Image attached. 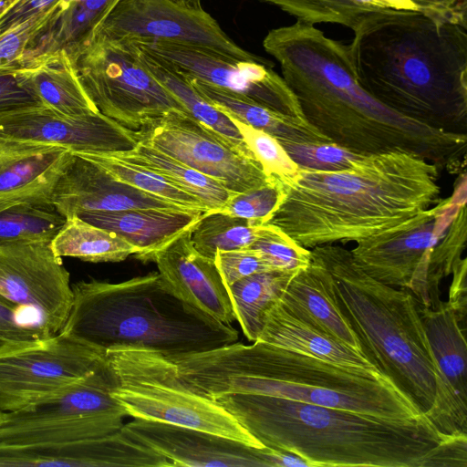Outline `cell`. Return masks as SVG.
<instances>
[{"instance_id":"5bb4252c","label":"cell","mask_w":467,"mask_h":467,"mask_svg":"<svg viewBox=\"0 0 467 467\" xmlns=\"http://www.w3.org/2000/svg\"><path fill=\"white\" fill-rule=\"evenodd\" d=\"M95 36L133 41H167L244 60L268 61L238 46L202 8L171 0H120Z\"/></svg>"},{"instance_id":"4fadbf2b","label":"cell","mask_w":467,"mask_h":467,"mask_svg":"<svg viewBox=\"0 0 467 467\" xmlns=\"http://www.w3.org/2000/svg\"><path fill=\"white\" fill-rule=\"evenodd\" d=\"M141 51L187 78L246 98L272 110L304 119L297 99L272 63L233 58L203 47L167 41H133Z\"/></svg>"},{"instance_id":"74e56055","label":"cell","mask_w":467,"mask_h":467,"mask_svg":"<svg viewBox=\"0 0 467 467\" xmlns=\"http://www.w3.org/2000/svg\"><path fill=\"white\" fill-rule=\"evenodd\" d=\"M230 119L267 176H275L283 182H287L297 174L298 166L290 158L279 140L260 130L235 119Z\"/></svg>"},{"instance_id":"ac0fdd59","label":"cell","mask_w":467,"mask_h":467,"mask_svg":"<svg viewBox=\"0 0 467 467\" xmlns=\"http://www.w3.org/2000/svg\"><path fill=\"white\" fill-rule=\"evenodd\" d=\"M0 130L13 138L62 146L72 152H121L138 144L137 131L100 112L66 116L49 109L0 120Z\"/></svg>"},{"instance_id":"60d3db41","label":"cell","mask_w":467,"mask_h":467,"mask_svg":"<svg viewBox=\"0 0 467 467\" xmlns=\"http://www.w3.org/2000/svg\"><path fill=\"white\" fill-rule=\"evenodd\" d=\"M60 2L61 0H14L0 11V36L18 26H26L31 35V43L25 58L46 33Z\"/></svg>"},{"instance_id":"4dcf8cb0","label":"cell","mask_w":467,"mask_h":467,"mask_svg":"<svg viewBox=\"0 0 467 467\" xmlns=\"http://www.w3.org/2000/svg\"><path fill=\"white\" fill-rule=\"evenodd\" d=\"M138 49L150 73L182 104L192 117L220 134L243 153L254 157L238 129L227 115L204 99L182 75L139 47Z\"/></svg>"},{"instance_id":"603a6c76","label":"cell","mask_w":467,"mask_h":467,"mask_svg":"<svg viewBox=\"0 0 467 467\" xmlns=\"http://www.w3.org/2000/svg\"><path fill=\"white\" fill-rule=\"evenodd\" d=\"M279 301L296 317L364 352L340 308L332 275L318 260L311 256L310 264L293 276Z\"/></svg>"},{"instance_id":"cb8c5ba5","label":"cell","mask_w":467,"mask_h":467,"mask_svg":"<svg viewBox=\"0 0 467 467\" xmlns=\"http://www.w3.org/2000/svg\"><path fill=\"white\" fill-rule=\"evenodd\" d=\"M257 340L335 365L381 373L364 352L296 317L280 301L267 312Z\"/></svg>"},{"instance_id":"bcb514c9","label":"cell","mask_w":467,"mask_h":467,"mask_svg":"<svg viewBox=\"0 0 467 467\" xmlns=\"http://www.w3.org/2000/svg\"><path fill=\"white\" fill-rule=\"evenodd\" d=\"M417 11L467 24V0H410Z\"/></svg>"},{"instance_id":"d4e9b609","label":"cell","mask_w":467,"mask_h":467,"mask_svg":"<svg viewBox=\"0 0 467 467\" xmlns=\"http://www.w3.org/2000/svg\"><path fill=\"white\" fill-rule=\"evenodd\" d=\"M185 78L204 99L225 115L260 130L279 141L301 144L331 142L304 119L272 110L206 82Z\"/></svg>"},{"instance_id":"f1b7e54d","label":"cell","mask_w":467,"mask_h":467,"mask_svg":"<svg viewBox=\"0 0 467 467\" xmlns=\"http://www.w3.org/2000/svg\"><path fill=\"white\" fill-rule=\"evenodd\" d=\"M298 271L260 272L227 286L235 319L248 340L258 339L267 312L281 299Z\"/></svg>"},{"instance_id":"ffe728a7","label":"cell","mask_w":467,"mask_h":467,"mask_svg":"<svg viewBox=\"0 0 467 467\" xmlns=\"http://www.w3.org/2000/svg\"><path fill=\"white\" fill-rule=\"evenodd\" d=\"M72 151L13 138L0 130V212L21 202H51Z\"/></svg>"},{"instance_id":"8d00e7d4","label":"cell","mask_w":467,"mask_h":467,"mask_svg":"<svg viewBox=\"0 0 467 467\" xmlns=\"http://www.w3.org/2000/svg\"><path fill=\"white\" fill-rule=\"evenodd\" d=\"M278 6L297 21L338 24L354 29L365 16L348 0H259Z\"/></svg>"},{"instance_id":"ab89813d","label":"cell","mask_w":467,"mask_h":467,"mask_svg":"<svg viewBox=\"0 0 467 467\" xmlns=\"http://www.w3.org/2000/svg\"><path fill=\"white\" fill-rule=\"evenodd\" d=\"M299 169L336 171L350 168L364 155L332 142L292 143L279 141Z\"/></svg>"},{"instance_id":"7c38bea8","label":"cell","mask_w":467,"mask_h":467,"mask_svg":"<svg viewBox=\"0 0 467 467\" xmlns=\"http://www.w3.org/2000/svg\"><path fill=\"white\" fill-rule=\"evenodd\" d=\"M137 131L139 142L210 176L234 193L265 183L269 176L260 162L189 113L171 109Z\"/></svg>"},{"instance_id":"d6a6232c","label":"cell","mask_w":467,"mask_h":467,"mask_svg":"<svg viewBox=\"0 0 467 467\" xmlns=\"http://www.w3.org/2000/svg\"><path fill=\"white\" fill-rule=\"evenodd\" d=\"M265 231V225L220 212L203 213L190 230V240L202 255L214 260L218 251L249 247Z\"/></svg>"},{"instance_id":"30bf717a","label":"cell","mask_w":467,"mask_h":467,"mask_svg":"<svg viewBox=\"0 0 467 467\" xmlns=\"http://www.w3.org/2000/svg\"><path fill=\"white\" fill-rule=\"evenodd\" d=\"M106 361L62 333L0 350V410L18 411L62 395Z\"/></svg>"},{"instance_id":"681fc988","label":"cell","mask_w":467,"mask_h":467,"mask_svg":"<svg viewBox=\"0 0 467 467\" xmlns=\"http://www.w3.org/2000/svg\"><path fill=\"white\" fill-rule=\"evenodd\" d=\"M3 417H4V412H2V411L0 410V423H1L2 420H3Z\"/></svg>"},{"instance_id":"4316f807","label":"cell","mask_w":467,"mask_h":467,"mask_svg":"<svg viewBox=\"0 0 467 467\" xmlns=\"http://www.w3.org/2000/svg\"><path fill=\"white\" fill-rule=\"evenodd\" d=\"M120 0H61L49 26L23 64L38 55L63 50L74 61L94 38Z\"/></svg>"},{"instance_id":"8fae6325","label":"cell","mask_w":467,"mask_h":467,"mask_svg":"<svg viewBox=\"0 0 467 467\" xmlns=\"http://www.w3.org/2000/svg\"><path fill=\"white\" fill-rule=\"evenodd\" d=\"M462 205L454 196L440 201L408 221L356 243L350 251L354 261L372 278L408 289L419 304L431 307V254Z\"/></svg>"},{"instance_id":"44dd1931","label":"cell","mask_w":467,"mask_h":467,"mask_svg":"<svg viewBox=\"0 0 467 467\" xmlns=\"http://www.w3.org/2000/svg\"><path fill=\"white\" fill-rule=\"evenodd\" d=\"M190 230L156 253L151 262L184 302L231 325L235 317L227 286L214 260L202 255L192 246Z\"/></svg>"},{"instance_id":"277c9868","label":"cell","mask_w":467,"mask_h":467,"mask_svg":"<svg viewBox=\"0 0 467 467\" xmlns=\"http://www.w3.org/2000/svg\"><path fill=\"white\" fill-rule=\"evenodd\" d=\"M172 361L187 383L213 400L228 394H256L389 420L427 418L382 373L335 365L259 340L234 342Z\"/></svg>"},{"instance_id":"b9f144b4","label":"cell","mask_w":467,"mask_h":467,"mask_svg":"<svg viewBox=\"0 0 467 467\" xmlns=\"http://www.w3.org/2000/svg\"><path fill=\"white\" fill-rule=\"evenodd\" d=\"M46 108L22 67H0V120Z\"/></svg>"},{"instance_id":"5b68a950","label":"cell","mask_w":467,"mask_h":467,"mask_svg":"<svg viewBox=\"0 0 467 467\" xmlns=\"http://www.w3.org/2000/svg\"><path fill=\"white\" fill-rule=\"evenodd\" d=\"M264 446L293 453L311 467H426L451 436L430 419L389 420L358 412L256 394L214 399Z\"/></svg>"},{"instance_id":"52a82bcc","label":"cell","mask_w":467,"mask_h":467,"mask_svg":"<svg viewBox=\"0 0 467 467\" xmlns=\"http://www.w3.org/2000/svg\"><path fill=\"white\" fill-rule=\"evenodd\" d=\"M310 251L331 274L340 308L364 353L426 414L435 399L436 370L413 294L369 276L341 245Z\"/></svg>"},{"instance_id":"2e32d148","label":"cell","mask_w":467,"mask_h":467,"mask_svg":"<svg viewBox=\"0 0 467 467\" xmlns=\"http://www.w3.org/2000/svg\"><path fill=\"white\" fill-rule=\"evenodd\" d=\"M418 310L436 370L435 399L425 415L442 433L467 435L466 329L447 301L434 308L418 303Z\"/></svg>"},{"instance_id":"f546056e","label":"cell","mask_w":467,"mask_h":467,"mask_svg":"<svg viewBox=\"0 0 467 467\" xmlns=\"http://www.w3.org/2000/svg\"><path fill=\"white\" fill-rule=\"evenodd\" d=\"M50 247L61 258L74 257L90 263L120 262L137 253V248L119 235L78 215L66 218Z\"/></svg>"},{"instance_id":"f35d334b","label":"cell","mask_w":467,"mask_h":467,"mask_svg":"<svg viewBox=\"0 0 467 467\" xmlns=\"http://www.w3.org/2000/svg\"><path fill=\"white\" fill-rule=\"evenodd\" d=\"M249 248L257 251L273 270L298 271L311 262L309 249L270 224H265L264 233Z\"/></svg>"},{"instance_id":"d6986e66","label":"cell","mask_w":467,"mask_h":467,"mask_svg":"<svg viewBox=\"0 0 467 467\" xmlns=\"http://www.w3.org/2000/svg\"><path fill=\"white\" fill-rule=\"evenodd\" d=\"M50 202L66 218L88 211L188 210L119 182L99 164L74 152L53 188Z\"/></svg>"},{"instance_id":"7dc6e473","label":"cell","mask_w":467,"mask_h":467,"mask_svg":"<svg viewBox=\"0 0 467 467\" xmlns=\"http://www.w3.org/2000/svg\"><path fill=\"white\" fill-rule=\"evenodd\" d=\"M184 7L192 9H201L202 0H171Z\"/></svg>"},{"instance_id":"3957f363","label":"cell","mask_w":467,"mask_h":467,"mask_svg":"<svg viewBox=\"0 0 467 467\" xmlns=\"http://www.w3.org/2000/svg\"><path fill=\"white\" fill-rule=\"evenodd\" d=\"M440 171L401 151L364 155L341 171L299 169L284 182L285 198L265 224L309 250L358 243L438 203Z\"/></svg>"},{"instance_id":"484cf974","label":"cell","mask_w":467,"mask_h":467,"mask_svg":"<svg viewBox=\"0 0 467 467\" xmlns=\"http://www.w3.org/2000/svg\"><path fill=\"white\" fill-rule=\"evenodd\" d=\"M22 67L47 109L66 116L99 112L83 89L74 63L65 51L38 55Z\"/></svg>"},{"instance_id":"e0dca14e","label":"cell","mask_w":467,"mask_h":467,"mask_svg":"<svg viewBox=\"0 0 467 467\" xmlns=\"http://www.w3.org/2000/svg\"><path fill=\"white\" fill-rule=\"evenodd\" d=\"M120 431L172 466L269 467L266 446L254 448L205 431L135 419Z\"/></svg>"},{"instance_id":"6da1fadb","label":"cell","mask_w":467,"mask_h":467,"mask_svg":"<svg viewBox=\"0 0 467 467\" xmlns=\"http://www.w3.org/2000/svg\"><path fill=\"white\" fill-rule=\"evenodd\" d=\"M263 47L279 63L305 119L332 143L362 155L412 154L440 171L464 168L467 136L432 129L376 100L358 82L348 45L296 21L270 30Z\"/></svg>"},{"instance_id":"9a60e30c","label":"cell","mask_w":467,"mask_h":467,"mask_svg":"<svg viewBox=\"0 0 467 467\" xmlns=\"http://www.w3.org/2000/svg\"><path fill=\"white\" fill-rule=\"evenodd\" d=\"M0 300L29 311L49 335L59 333L70 312V275L50 244L0 245Z\"/></svg>"},{"instance_id":"e575fe53","label":"cell","mask_w":467,"mask_h":467,"mask_svg":"<svg viewBox=\"0 0 467 467\" xmlns=\"http://www.w3.org/2000/svg\"><path fill=\"white\" fill-rule=\"evenodd\" d=\"M466 241V207L461 206L443 236L433 247L429 265L428 283L431 307L441 303L440 284L452 273L462 260L461 255Z\"/></svg>"},{"instance_id":"1f68e13d","label":"cell","mask_w":467,"mask_h":467,"mask_svg":"<svg viewBox=\"0 0 467 467\" xmlns=\"http://www.w3.org/2000/svg\"><path fill=\"white\" fill-rule=\"evenodd\" d=\"M66 221L51 202H21L0 212V245L50 244Z\"/></svg>"},{"instance_id":"ba28073f","label":"cell","mask_w":467,"mask_h":467,"mask_svg":"<svg viewBox=\"0 0 467 467\" xmlns=\"http://www.w3.org/2000/svg\"><path fill=\"white\" fill-rule=\"evenodd\" d=\"M105 358L115 379L112 396L127 415L265 447L224 408L187 383L169 358L136 348L110 349Z\"/></svg>"},{"instance_id":"7a4b0ae2","label":"cell","mask_w":467,"mask_h":467,"mask_svg":"<svg viewBox=\"0 0 467 467\" xmlns=\"http://www.w3.org/2000/svg\"><path fill=\"white\" fill-rule=\"evenodd\" d=\"M349 57L359 85L391 110L467 136V24L416 10L366 14Z\"/></svg>"},{"instance_id":"9c48e42d","label":"cell","mask_w":467,"mask_h":467,"mask_svg":"<svg viewBox=\"0 0 467 467\" xmlns=\"http://www.w3.org/2000/svg\"><path fill=\"white\" fill-rule=\"evenodd\" d=\"M73 63L99 111L130 130L171 109L188 113L150 73L131 40L95 36Z\"/></svg>"},{"instance_id":"7bdbcfd3","label":"cell","mask_w":467,"mask_h":467,"mask_svg":"<svg viewBox=\"0 0 467 467\" xmlns=\"http://www.w3.org/2000/svg\"><path fill=\"white\" fill-rule=\"evenodd\" d=\"M214 262L226 286L254 274L273 270L257 251L249 247L218 251Z\"/></svg>"},{"instance_id":"ee69618b","label":"cell","mask_w":467,"mask_h":467,"mask_svg":"<svg viewBox=\"0 0 467 467\" xmlns=\"http://www.w3.org/2000/svg\"><path fill=\"white\" fill-rule=\"evenodd\" d=\"M21 312L0 300V350L51 336L38 324L21 318Z\"/></svg>"},{"instance_id":"7402d4cb","label":"cell","mask_w":467,"mask_h":467,"mask_svg":"<svg viewBox=\"0 0 467 467\" xmlns=\"http://www.w3.org/2000/svg\"><path fill=\"white\" fill-rule=\"evenodd\" d=\"M203 212L160 208H130L118 211H88L77 215L110 231L137 248L134 256L151 262L156 253L190 230Z\"/></svg>"},{"instance_id":"d590c367","label":"cell","mask_w":467,"mask_h":467,"mask_svg":"<svg viewBox=\"0 0 467 467\" xmlns=\"http://www.w3.org/2000/svg\"><path fill=\"white\" fill-rule=\"evenodd\" d=\"M284 182L269 176L262 185L234 193L226 203L215 212L249 221L253 225H264L270 219L285 198Z\"/></svg>"},{"instance_id":"836d02e7","label":"cell","mask_w":467,"mask_h":467,"mask_svg":"<svg viewBox=\"0 0 467 467\" xmlns=\"http://www.w3.org/2000/svg\"><path fill=\"white\" fill-rule=\"evenodd\" d=\"M99 164L119 182L188 210L208 212L194 196L182 191L161 175L112 152H74Z\"/></svg>"},{"instance_id":"c3c4849f","label":"cell","mask_w":467,"mask_h":467,"mask_svg":"<svg viewBox=\"0 0 467 467\" xmlns=\"http://www.w3.org/2000/svg\"><path fill=\"white\" fill-rule=\"evenodd\" d=\"M14 0H0V11L5 9L8 5H10Z\"/></svg>"},{"instance_id":"83f0119b","label":"cell","mask_w":467,"mask_h":467,"mask_svg":"<svg viewBox=\"0 0 467 467\" xmlns=\"http://www.w3.org/2000/svg\"><path fill=\"white\" fill-rule=\"evenodd\" d=\"M112 153L161 175L197 198L208 212L219 210L234 194L219 181L142 142L131 150Z\"/></svg>"},{"instance_id":"8992f818","label":"cell","mask_w":467,"mask_h":467,"mask_svg":"<svg viewBox=\"0 0 467 467\" xmlns=\"http://www.w3.org/2000/svg\"><path fill=\"white\" fill-rule=\"evenodd\" d=\"M72 290V306L59 333L103 353L136 348L174 358L239 338L230 324L184 302L159 272L119 283L79 281Z\"/></svg>"},{"instance_id":"f6af8a7d","label":"cell","mask_w":467,"mask_h":467,"mask_svg":"<svg viewBox=\"0 0 467 467\" xmlns=\"http://www.w3.org/2000/svg\"><path fill=\"white\" fill-rule=\"evenodd\" d=\"M451 274L453 277L449 288L447 303L456 313L462 326L465 327L467 314L466 258H462L454 266Z\"/></svg>"}]
</instances>
